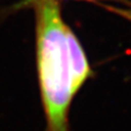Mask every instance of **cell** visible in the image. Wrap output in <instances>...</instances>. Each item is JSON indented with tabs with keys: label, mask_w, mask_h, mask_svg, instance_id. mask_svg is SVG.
I'll list each match as a JSON object with an SVG mask.
<instances>
[{
	"label": "cell",
	"mask_w": 131,
	"mask_h": 131,
	"mask_svg": "<svg viewBox=\"0 0 131 131\" xmlns=\"http://www.w3.org/2000/svg\"><path fill=\"white\" fill-rule=\"evenodd\" d=\"M66 27L55 0L37 5V63L46 118L45 131H70L69 108L75 92L72 88Z\"/></svg>",
	"instance_id": "1"
},
{
	"label": "cell",
	"mask_w": 131,
	"mask_h": 131,
	"mask_svg": "<svg viewBox=\"0 0 131 131\" xmlns=\"http://www.w3.org/2000/svg\"><path fill=\"white\" fill-rule=\"evenodd\" d=\"M66 39H67L72 88L77 94V92L82 86V84L84 83V81L88 79L90 74V68L79 42L68 26L66 27Z\"/></svg>",
	"instance_id": "2"
},
{
	"label": "cell",
	"mask_w": 131,
	"mask_h": 131,
	"mask_svg": "<svg viewBox=\"0 0 131 131\" xmlns=\"http://www.w3.org/2000/svg\"><path fill=\"white\" fill-rule=\"evenodd\" d=\"M119 12H120V14L125 15L127 19L131 20V9H129V10H121V11H119Z\"/></svg>",
	"instance_id": "3"
}]
</instances>
